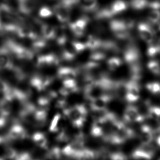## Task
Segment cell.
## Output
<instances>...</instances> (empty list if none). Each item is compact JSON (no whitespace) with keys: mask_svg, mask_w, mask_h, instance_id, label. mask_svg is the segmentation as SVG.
Returning a JSON list of instances; mask_svg holds the SVG:
<instances>
[{"mask_svg":"<svg viewBox=\"0 0 160 160\" xmlns=\"http://www.w3.org/2000/svg\"><path fill=\"white\" fill-rule=\"evenodd\" d=\"M156 143H157V144L160 147V136H158V138H157V139H156Z\"/></svg>","mask_w":160,"mask_h":160,"instance_id":"cb8c5ba5","label":"cell"},{"mask_svg":"<svg viewBox=\"0 0 160 160\" xmlns=\"http://www.w3.org/2000/svg\"><path fill=\"white\" fill-rule=\"evenodd\" d=\"M73 48L76 52H81L83 51L86 48V46L82 43L78 42H73L72 43Z\"/></svg>","mask_w":160,"mask_h":160,"instance_id":"603a6c76","label":"cell"},{"mask_svg":"<svg viewBox=\"0 0 160 160\" xmlns=\"http://www.w3.org/2000/svg\"><path fill=\"white\" fill-rule=\"evenodd\" d=\"M123 118L126 122L140 123L145 120V117L142 113H140L137 108L129 105L125 109Z\"/></svg>","mask_w":160,"mask_h":160,"instance_id":"3957f363","label":"cell"},{"mask_svg":"<svg viewBox=\"0 0 160 160\" xmlns=\"http://www.w3.org/2000/svg\"><path fill=\"white\" fill-rule=\"evenodd\" d=\"M53 14V12L51 8L48 7H43L40 9L39 15L42 18H48Z\"/></svg>","mask_w":160,"mask_h":160,"instance_id":"ac0fdd59","label":"cell"},{"mask_svg":"<svg viewBox=\"0 0 160 160\" xmlns=\"http://www.w3.org/2000/svg\"><path fill=\"white\" fill-rule=\"evenodd\" d=\"M65 115L76 127H81L86 121L87 110L83 105H77L67 109Z\"/></svg>","mask_w":160,"mask_h":160,"instance_id":"6da1fadb","label":"cell"},{"mask_svg":"<svg viewBox=\"0 0 160 160\" xmlns=\"http://www.w3.org/2000/svg\"><path fill=\"white\" fill-rule=\"evenodd\" d=\"M12 160H30V155L26 152L16 153Z\"/></svg>","mask_w":160,"mask_h":160,"instance_id":"7402d4cb","label":"cell"},{"mask_svg":"<svg viewBox=\"0 0 160 160\" xmlns=\"http://www.w3.org/2000/svg\"><path fill=\"white\" fill-rule=\"evenodd\" d=\"M160 160V159H159V160Z\"/></svg>","mask_w":160,"mask_h":160,"instance_id":"83f0119b","label":"cell"},{"mask_svg":"<svg viewBox=\"0 0 160 160\" xmlns=\"http://www.w3.org/2000/svg\"><path fill=\"white\" fill-rule=\"evenodd\" d=\"M140 98V92L135 85H129L127 87L126 99L129 102H135Z\"/></svg>","mask_w":160,"mask_h":160,"instance_id":"9c48e42d","label":"cell"},{"mask_svg":"<svg viewBox=\"0 0 160 160\" xmlns=\"http://www.w3.org/2000/svg\"><path fill=\"white\" fill-rule=\"evenodd\" d=\"M32 141L38 147L41 148H46L48 145V139L44 134L41 132H37L33 134L32 137Z\"/></svg>","mask_w":160,"mask_h":160,"instance_id":"8fae6325","label":"cell"},{"mask_svg":"<svg viewBox=\"0 0 160 160\" xmlns=\"http://www.w3.org/2000/svg\"><path fill=\"white\" fill-rule=\"evenodd\" d=\"M2 29V21L0 18V30H1Z\"/></svg>","mask_w":160,"mask_h":160,"instance_id":"d4e9b609","label":"cell"},{"mask_svg":"<svg viewBox=\"0 0 160 160\" xmlns=\"http://www.w3.org/2000/svg\"><path fill=\"white\" fill-rule=\"evenodd\" d=\"M140 32H141V35L142 38H145L147 41H150L152 39V34L150 30L146 28L145 27H141L140 29Z\"/></svg>","mask_w":160,"mask_h":160,"instance_id":"d6986e66","label":"cell"},{"mask_svg":"<svg viewBox=\"0 0 160 160\" xmlns=\"http://www.w3.org/2000/svg\"><path fill=\"white\" fill-rule=\"evenodd\" d=\"M18 1H19V2H22V1H25V0H18Z\"/></svg>","mask_w":160,"mask_h":160,"instance_id":"484cf974","label":"cell"},{"mask_svg":"<svg viewBox=\"0 0 160 160\" xmlns=\"http://www.w3.org/2000/svg\"><path fill=\"white\" fill-rule=\"evenodd\" d=\"M58 76L63 80L67 78H74L76 75V71L73 69L70 68H60L58 72Z\"/></svg>","mask_w":160,"mask_h":160,"instance_id":"4fadbf2b","label":"cell"},{"mask_svg":"<svg viewBox=\"0 0 160 160\" xmlns=\"http://www.w3.org/2000/svg\"><path fill=\"white\" fill-rule=\"evenodd\" d=\"M154 132L147 124L142 125L140 128V133L139 138L142 144H151L153 140Z\"/></svg>","mask_w":160,"mask_h":160,"instance_id":"5b68a950","label":"cell"},{"mask_svg":"<svg viewBox=\"0 0 160 160\" xmlns=\"http://www.w3.org/2000/svg\"><path fill=\"white\" fill-rule=\"evenodd\" d=\"M86 25V20L85 19H81L71 23L70 27L73 33L78 36L81 35L83 30L85 29Z\"/></svg>","mask_w":160,"mask_h":160,"instance_id":"7c38bea8","label":"cell"},{"mask_svg":"<svg viewBox=\"0 0 160 160\" xmlns=\"http://www.w3.org/2000/svg\"><path fill=\"white\" fill-rule=\"evenodd\" d=\"M81 6L84 9H91L94 8L96 5V0H81L79 1Z\"/></svg>","mask_w":160,"mask_h":160,"instance_id":"2e32d148","label":"cell"},{"mask_svg":"<svg viewBox=\"0 0 160 160\" xmlns=\"http://www.w3.org/2000/svg\"><path fill=\"white\" fill-rule=\"evenodd\" d=\"M155 153V150L151 144H142L133 152L132 157L135 160H151Z\"/></svg>","mask_w":160,"mask_h":160,"instance_id":"7a4b0ae2","label":"cell"},{"mask_svg":"<svg viewBox=\"0 0 160 160\" xmlns=\"http://www.w3.org/2000/svg\"><path fill=\"white\" fill-rule=\"evenodd\" d=\"M110 159L111 160H128V158L124 153L117 152L110 154Z\"/></svg>","mask_w":160,"mask_h":160,"instance_id":"ffe728a7","label":"cell"},{"mask_svg":"<svg viewBox=\"0 0 160 160\" xmlns=\"http://www.w3.org/2000/svg\"><path fill=\"white\" fill-rule=\"evenodd\" d=\"M110 100L109 96L102 95L91 100V108L95 112L102 111L107 109V106Z\"/></svg>","mask_w":160,"mask_h":160,"instance_id":"277c9868","label":"cell"},{"mask_svg":"<svg viewBox=\"0 0 160 160\" xmlns=\"http://www.w3.org/2000/svg\"><path fill=\"white\" fill-rule=\"evenodd\" d=\"M147 117L150 119L160 120V107L158 106H150L147 111Z\"/></svg>","mask_w":160,"mask_h":160,"instance_id":"9a60e30c","label":"cell"},{"mask_svg":"<svg viewBox=\"0 0 160 160\" xmlns=\"http://www.w3.org/2000/svg\"><path fill=\"white\" fill-rule=\"evenodd\" d=\"M104 123L98 121H94L91 128L92 136L99 138L104 136Z\"/></svg>","mask_w":160,"mask_h":160,"instance_id":"30bf717a","label":"cell"},{"mask_svg":"<svg viewBox=\"0 0 160 160\" xmlns=\"http://www.w3.org/2000/svg\"><path fill=\"white\" fill-rule=\"evenodd\" d=\"M69 7L64 4H60L55 7L54 12L58 20L60 22H65L68 21L70 16Z\"/></svg>","mask_w":160,"mask_h":160,"instance_id":"ba28073f","label":"cell"},{"mask_svg":"<svg viewBox=\"0 0 160 160\" xmlns=\"http://www.w3.org/2000/svg\"><path fill=\"white\" fill-rule=\"evenodd\" d=\"M61 121V116L60 115H57L54 118L52 121L51 125L50 126V128L52 131L54 132L57 131L59 129V125H60V122Z\"/></svg>","mask_w":160,"mask_h":160,"instance_id":"e0dca14e","label":"cell"},{"mask_svg":"<svg viewBox=\"0 0 160 160\" xmlns=\"http://www.w3.org/2000/svg\"><path fill=\"white\" fill-rule=\"evenodd\" d=\"M147 88L152 93L158 94L160 93V85L158 83H150L147 86Z\"/></svg>","mask_w":160,"mask_h":160,"instance_id":"44dd1931","label":"cell"},{"mask_svg":"<svg viewBox=\"0 0 160 160\" xmlns=\"http://www.w3.org/2000/svg\"><path fill=\"white\" fill-rule=\"evenodd\" d=\"M0 160H3L2 158H0Z\"/></svg>","mask_w":160,"mask_h":160,"instance_id":"4316f807","label":"cell"},{"mask_svg":"<svg viewBox=\"0 0 160 160\" xmlns=\"http://www.w3.org/2000/svg\"><path fill=\"white\" fill-rule=\"evenodd\" d=\"M8 52L6 48L0 49V70H14L15 69L8 56Z\"/></svg>","mask_w":160,"mask_h":160,"instance_id":"8992f818","label":"cell"},{"mask_svg":"<svg viewBox=\"0 0 160 160\" xmlns=\"http://www.w3.org/2000/svg\"><path fill=\"white\" fill-rule=\"evenodd\" d=\"M9 138L13 140H21L27 137L26 129L19 125H14L11 128L8 133Z\"/></svg>","mask_w":160,"mask_h":160,"instance_id":"52a82bcc","label":"cell"},{"mask_svg":"<svg viewBox=\"0 0 160 160\" xmlns=\"http://www.w3.org/2000/svg\"><path fill=\"white\" fill-rule=\"evenodd\" d=\"M41 30L44 39L51 40L55 38L56 30L53 27L48 25L42 24L41 27Z\"/></svg>","mask_w":160,"mask_h":160,"instance_id":"5bb4252c","label":"cell"}]
</instances>
